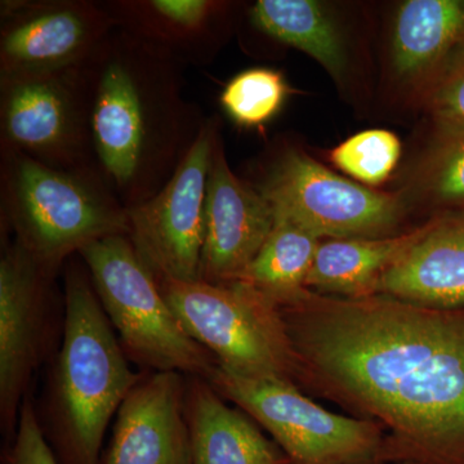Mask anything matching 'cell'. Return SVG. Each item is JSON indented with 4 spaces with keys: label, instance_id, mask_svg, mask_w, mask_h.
Segmentation results:
<instances>
[{
    "label": "cell",
    "instance_id": "6da1fadb",
    "mask_svg": "<svg viewBox=\"0 0 464 464\" xmlns=\"http://www.w3.org/2000/svg\"><path fill=\"white\" fill-rule=\"evenodd\" d=\"M279 308L299 389L380 423L389 464H464V310L310 289Z\"/></svg>",
    "mask_w": 464,
    "mask_h": 464
},
{
    "label": "cell",
    "instance_id": "7a4b0ae2",
    "mask_svg": "<svg viewBox=\"0 0 464 464\" xmlns=\"http://www.w3.org/2000/svg\"><path fill=\"white\" fill-rule=\"evenodd\" d=\"M182 69L119 27L79 67L96 166L127 210L167 185L206 123L185 99Z\"/></svg>",
    "mask_w": 464,
    "mask_h": 464
},
{
    "label": "cell",
    "instance_id": "3957f363",
    "mask_svg": "<svg viewBox=\"0 0 464 464\" xmlns=\"http://www.w3.org/2000/svg\"><path fill=\"white\" fill-rule=\"evenodd\" d=\"M97 297L85 265L65 274L63 344L50 384V442L60 464H100L109 423L142 375Z\"/></svg>",
    "mask_w": 464,
    "mask_h": 464
},
{
    "label": "cell",
    "instance_id": "277c9868",
    "mask_svg": "<svg viewBox=\"0 0 464 464\" xmlns=\"http://www.w3.org/2000/svg\"><path fill=\"white\" fill-rule=\"evenodd\" d=\"M2 221L45 271L93 241L128 235V215L97 168L57 169L0 150Z\"/></svg>",
    "mask_w": 464,
    "mask_h": 464
},
{
    "label": "cell",
    "instance_id": "5b68a950",
    "mask_svg": "<svg viewBox=\"0 0 464 464\" xmlns=\"http://www.w3.org/2000/svg\"><path fill=\"white\" fill-rule=\"evenodd\" d=\"M79 256L130 360L154 372L209 377L215 357L186 331L128 235L93 241Z\"/></svg>",
    "mask_w": 464,
    "mask_h": 464
},
{
    "label": "cell",
    "instance_id": "8992f818",
    "mask_svg": "<svg viewBox=\"0 0 464 464\" xmlns=\"http://www.w3.org/2000/svg\"><path fill=\"white\" fill-rule=\"evenodd\" d=\"M188 334L234 373L292 382L298 362L280 308L246 283L158 280Z\"/></svg>",
    "mask_w": 464,
    "mask_h": 464
},
{
    "label": "cell",
    "instance_id": "52a82bcc",
    "mask_svg": "<svg viewBox=\"0 0 464 464\" xmlns=\"http://www.w3.org/2000/svg\"><path fill=\"white\" fill-rule=\"evenodd\" d=\"M207 381L246 411L295 464H389L380 423L333 413L295 383L217 366Z\"/></svg>",
    "mask_w": 464,
    "mask_h": 464
},
{
    "label": "cell",
    "instance_id": "ba28073f",
    "mask_svg": "<svg viewBox=\"0 0 464 464\" xmlns=\"http://www.w3.org/2000/svg\"><path fill=\"white\" fill-rule=\"evenodd\" d=\"M258 191L274 217L289 219L322 240L393 237L406 215L401 194L343 179L295 148L275 159Z\"/></svg>",
    "mask_w": 464,
    "mask_h": 464
},
{
    "label": "cell",
    "instance_id": "9c48e42d",
    "mask_svg": "<svg viewBox=\"0 0 464 464\" xmlns=\"http://www.w3.org/2000/svg\"><path fill=\"white\" fill-rule=\"evenodd\" d=\"M219 123L207 119L172 179L151 199L127 210L128 237L158 280H200L206 195Z\"/></svg>",
    "mask_w": 464,
    "mask_h": 464
},
{
    "label": "cell",
    "instance_id": "30bf717a",
    "mask_svg": "<svg viewBox=\"0 0 464 464\" xmlns=\"http://www.w3.org/2000/svg\"><path fill=\"white\" fill-rule=\"evenodd\" d=\"M79 67L0 81V150L57 169L97 168Z\"/></svg>",
    "mask_w": 464,
    "mask_h": 464
},
{
    "label": "cell",
    "instance_id": "8fae6325",
    "mask_svg": "<svg viewBox=\"0 0 464 464\" xmlns=\"http://www.w3.org/2000/svg\"><path fill=\"white\" fill-rule=\"evenodd\" d=\"M115 27L101 2L3 0L0 81L78 69Z\"/></svg>",
    "mask_w": 464,
    "mask_h": 464
},
{
    "label": "cell",
    "instance_id": "7c38bea8",
    "mask_svg": "<svg viewBox=\"0 0 464 464\" xmlns=\"http://www.w3.org/2000/svg\"><path fill=\"white\" fill-rule=\"evenodd\" d=\"M53 277L16 241L5 244L0 259V422L8 444L42 360Z\"/></svg>",
    "mask_w": 464,
    "mask_h": 464
},
{
    "label": "cell",
    "instance_id": "4fadbf2b",
    "mask_svg": "<svg viewBox=\"0 0 464 464\" xmlns=\"http://www.w3.org/2000/svg\"><path fill=\"white\" fill-rule=\"evenodd\" d=\"M273 208L228 166L221 130L210 158L200 282H237L273 230Z\"/></svg>",
    "mask_w": 464,
    "mask_h": 464
},
{
    "label": "cell",
    "instance_id": "5bb4252c",
    "mask_svg": "<svg viewBox=\"0 0 464 464\" xmlns=\"http://www.w3.org/2000/svg\"><path fill=\"white\" fill-rule=\"evenodd\" d=\"M188 378L179 372L142 375L115 415L100 464H192Z\"/></svg>",
    "mask_w": 464,
    "mask_h": 464
},
{
    "label": "cell",
    "instance_id": "9a60e30c",
    "mask_svg": "<svg viewBox=\"0 0 464 464\" xmlns=\"http://www.w3.org/2000/svg\"><path fill=\"white\" fill-rule=\"evenodd\" d=\"M116 27L185 65L209 63L225 41L232 5L219 0H102Z\"/></svg>",
    "mask_w": 464,
    "mask_h": 464
},
{
    "label": "cell",
    "instance_id": "2e32d148",
    "mask_svg": "<svg viewBox=\"0 0 464 464\" xmlns=\"http://www.w3.org/2000/svg\"><path fill=\"white\" fill-rule=\"evenodd\" d=\"M377 295L430 310H464V210L423 225L422 235L382 276Z\"/></svg>",
    "mask_w": 464,
    "mask_h": 464
},
{
    "label": "cell",
    "instance_id": "e0dca14e",
    "mask_svg": "<svg viewBox=\"0 0 464 464\" xmlns=\"http://www.w3.org/2000/svg\"><path fill=\"white\" fill-rule=\"evenodd\" d=\"M192 464H295L252 417L206 380L188 378Z\"/></svg>",
    "mask_w": 464,
    "mask_h": 464
},
{
    "label": "cell",
    "instance_id": "ac0fdd59",
    "mask_svg": "<svg viewBox=\"0 0 464 464\" xmlns=\"http://www.w3.org/2000/svg\"><path fill=\"white\" fill-rule=\"evenodd\" d=\"M463 43L464 0L402 3L391 39L396 78L420 96Z\"/></svg>",
    "mask_w": 464,
    "mask_h": 464
},
{
    "label": "cell",
    "instance_id": "d6986e66",
    "mask_svg": "<svg viewBox=\"0 0 464 464\" xmlns=\"http://www.w3.org/2000/svg\"><path fill=\"white\" fill-rule=\"evenodd\" d=\"M423 226L393 237L324 239L317 248L306 288L332 297L377 295L384 273L422 235Z\"/></svg>",
    "mask_w": 464,
    "mask_h": 464
},
{
    "label": "cell",
    "instance_id": "ffe728a7",
    "mask_svg": "<svg viewBox=\"0 0 464 464\" xmlns=\"http://www.w3.org/2000/svg\"><path fill=\"white\" fill-rule=\"evenodd\" d=\"M249 20L275 41L315 58L335 79L343 81L347 53L337 21L323 3L314 0H258L250 5Z\"/></svg>",
    "mask_w": 464,
    "mask_h": 464
},
{
    "label": "cell",
    "instance_id": "44dd1931",
    "mask_svg": "<svg viewBox=\"0 0 464 464\" xmlns=\"http://www.w3.org/2000/svg\"><path fill=\"white\" fill-rule=\"evenodd\" d=\"M322 239L313 232L275 217L273 230L258 255L237 282L246 283L277 306L297 301L306 292V280Z\"/></svg>",
    "mask_w": 464,
    "mask_h": 464
},
{
    "label": "cell",
    "instance_id": "7402d4cb",
    "mask_svg": "<svg viewBox=\"0 0 464 464\" xmlns=\"http://www.w3.org/2000/svg\"><path fill=\"white\" fill-rule=\"evenodd\" d=\"M415 186L431 206L464 210V124L436 123Z\"/></svg>",
    "mask_w": 464,
    "mask_h": 464
},
{
    "label": "cell",
    "instance_id": "603a6c76",
    "mask_svg": "<svg viewBox=\"0 0 464 464\" xmlns=\"http://www.w3.org/2000/svg\"><path fill=\"white\" fill-rule=\"evenodd\" d=\"M289 93L277 70L253 67L231 79L219 97L231 121L246 128L262 127L282 110Z\"/></svg>",
    "mask_w": 464,
    "mask_h": 464
},
{
    "label": "cell",
    "instance_id": "cb8c5ba5",
    "mask_svg": "<svg viewBox=\"0 0 464 464\" xmlns=\"http://www.w3.org/2000/svg\"><path fill=\"white\" fill-rule=\"evenodd\" d=\"M401 142L387 130H368L350 137L332 150L331 160L356 181L378 186L395 170Z\"/></svg>",
    "mask_w": 464,
    "mask_h": 464
},
{
    "label": "cell",
    "instance_id": "d4e9b609",
    "mask_svg": "<svg viewBox=\"0 0 464 464\" xmlns=\"http://www.w3.org/2000/svg\"><path fill=\"white\" fill-rule=\"evenodd\" d=\"M435 123L464 124V43L420 96Z\"/></svg>",
    "mask_w": 464,
    "mask_h": 464
},
{
    "label": "cell",
    "instance_id": "484cf974",
    "mask_svg": "<svg viewBox=\"0 0 464 464\" xmlns=\"http://www.w3.org/2000/svg\"><path fill=\"white\" fill-rule=\"evenodd\" d=\"M3 464H60L29 395L21 406L16 433L7 445Z\"/></svg>",
    "mask_w": 464,
    "mask_h": 464
},
{
    "label": "cell",
    "instance_id": "4316f807",
    "mask_svg": "<svg viewBox=\"0 0 464 464\" xmlns=\"http://www.w3.org/2000/svg\"><path fill=\"white\" fill-rule=\"evenodd\" d=\"M399 464H417V463H399Z\"/></svg>",
    "mask_w": 464,
    "mask_h": 464
}]
</instances>
